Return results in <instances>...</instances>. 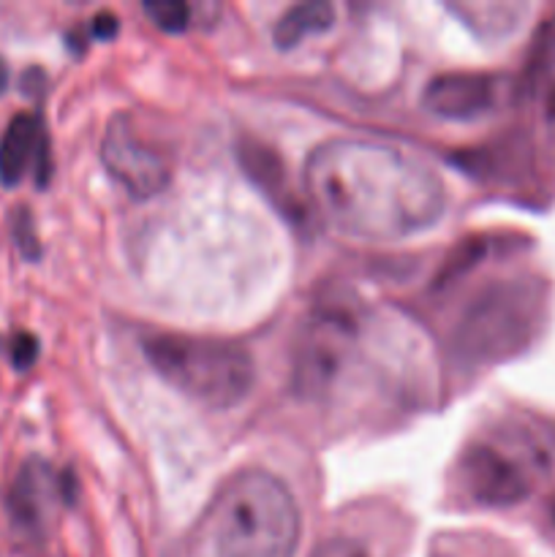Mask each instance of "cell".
Wrapping results in <instances>:
<instances>
[{"label": "cell", "instance_id": "15", "mask_svg": "<svg viewBox=\"0 0 555 557\" xmlns=\"http://www.w3.org/2000/svg\"><path fill=\"white\" fill-rule=\"evenodd\" d=\"M14 237H16V245H20V250L27 256V259H38V256H41L38 239L36 234H33L30 212L27 210H20V218L14 221Z\"/></svg>", "mask_w": 555, "mask_h": 557}, {"label": "cell", "instance_id": "6", "mask_svg": "<svg viewBox=\"0 0 555 557\" xmlns=\"http://www.w3.org/2000/svg\"><path fill=\"white\" fill-rule=\"evenodd\" d=\"M101 163L109 177L136 201L161 194L172 180V163L158 147L147 145L125 114L109 120L101 139Z\"/></svg>", "mask_w": 555, "mask_h": 557}, {"label": "cell", "instance_id": "18", "mask_svg": "<svg viewBox=\"0 0 555 557\" xmlns=\"http://www.w3.org/2000/svg\"><path fill=\"white\" fill-rule=\"evenodd\" d=\"M5 85H9V69H5V60L0 58V96L5 92Z\"/></svg>", "mask_w": 555, "mask_h": 557}, {"label": "cell", "instance_id": "1", "mask_svg": "<svg viewBox=\"0 0 555 557\" xmlns=\"http://www.w3.org/2000/svg\"><path fill=\"white\" fill-rule=\"evenodd\" d=\"M303 183L332 232L365 243L428 232L446 210V188L435 169L370 139H326L305 161Z\"/></svg>", "mask_w": 555, "mask_h": 557}, {"label": "cell", "instance_id": "12", "mask_svg": "<svg viewBox=\"0 0 555 557\" xmlns=\"http://www.w3.org/2000/svg\"><path fill=\"white\" fill-rule=\"evenodd\" d=\"M335 25V5L326 0H310V3H297L275 22L272 30V41L278 49L288 52V49L299 47L305 38L326 33Z\"/></svg>", "mask_w": 555, "mask_h": 557}, {"label": "cell", "instance_id": "3", "mask_svg": "<svg viewBox=\"0 0 555 557\" xmlns=\"http://www.w3.org/2000/svg\"><path fill=\"white\" fill-rule=\"evenodd\" d=\"M141 351L172 389L215 411L239 406L254 389L256 364L237 343L156 332L141 341Z\"/></svg>", "mask_w": 555, "mask_h": 557}, {"label": "cell", "instance_id": "17", "mask_svg": "<svg viewBox=\"0 0 555 557\" xmlns=\"http://www.w3.org/2000/svg\"><path fill=\"white\" fill-rule=\"evenodd\" d=\"M92 36L101 38V41H112L114 36L120 33V20L112 14V11H98L90 22Z\"/></svg>", "mask_w": 555, "mask_h": 557}, {"label": "cell", "instance_id": "5", "mask_svg": "<svg viewBox=\"0 0 555 557\" xmlns=\"http://www.w3.org/2000/svg\"><path fill=\"white\" fill-rule=\"evenodd\" d=\"M539 305L533 283H498L484 292L457 324V357L482 364L520 351L536 330Z\"/></svg>", "mask_w": 555, "mask_h": 557}, {"label": "cell", "instance_id": "9", "mask_svg": "<svg viewBox=\"0 0 555 557\" xmlns=\"http://www.w3.org/2000/svg\"><path fill=\"white\" fill-rule=\"evenodd\" d=\"M74 487L69 476H60L44 460H27L16 473L9 490V511L14 522L25 528H38L58 500H69V490Z\"/></svg>", "mask_w": 555, "mask_h": 557}, {"label": "cell", "instance_id": "7", "mask_svg": "<svg viewBox=\"0 0 555 557\" xmlns=\"http://www.w3.org/2000/svg\"><path fill=\"white\" fill-rule=\"evenodd\" d=\"M504 92V79L495 74H473V71H452L428 82L422 92V107L441 120L484 117L493 112Z\"/></svg>", "mask_w": 555, "mask_h": 557}, {"label": "cell", "instance_id": "8", "mask_svg": "<svg viewBox=\"0 0 555 557\" xmlns=\"http://www.w3.org/2000/svg\"><path fill=\"white\" fill-rule=\"evenodd\" d=\"M354 324L346 315L319 313L308 326L303 348L297 351L294 379L303 392H321L337 375L341 359L351 346Z\"/></svg>", "mask_w": 555, "mask_h": 557}, {"label": "cell", "instance_id": "2", "mask_svg": "<svg viewBox=\"0 0 555 557\" xmlns=\"http://www.w3.org/2000/svg\"><path fill=\"white\" fill-rule=\"evenodd\" d=\"M215 557H294L303 536L297 500L267 468H243L210 504Z\"/></svg>", "mask_w": 555, "mask_h": 557}, {"label": "cell", "instance_id": "16", "mask_svg": "<svg viewBox=\"0 0 555 557\" xmlns=\"http://www.w3.org/2000/svg\"><path fill=\"white\" fill-rule=\"evenodd\" d=\"M310 557H368V553L351 539H330L321 547H316Z\"/></svg>", "mask_w": 555, "mask_h": 557}, {"label": "cell", "instance_id": "13", "mask_svg": "<svg viewBox=\"0 0 555 557\" xmlns=\"http://www.w3.org/2000/svg\"><path fill=\"white\" fill-rule=\"evenodd\" d=\"M145 14L150 16L152 25L163 33H185L190 27V5L180 3V0H147Z\"/></svg>", "mask_w": 555, "mask_h": 557}, {"label": "cell", "instance_id": "19", "mask_svg": "<svg viewBox=\"0 0 555 557\" xmlns=\"http://www.w3.org/2000/svg\"><path fill=\"white\" fill-rule=\"evenodd\" d=\"M553 522H555V504H553Z\"/></svg>", "mask_w": 555, "mask_h": 557}, {"label": "cell", "instance_id": "11", "mask_svg": "<svg viewBox=\"0 0 555 557\" xmlns=\"http://www.w3.org/2000/svg\"><path fill=\"white\" fill-rule=\"evenodd\" d=\"M237 152L250 183L275 205V210H281L288 221H305L303 205H299L297 194H294L292 183H288L286 166L275 156V150H270V147H264L256 139H243Z\"/></svg>", "mask_w": 555, "mask_h": 557}, {"label": "cell", "instance_id": "10", "mask_svg": "<svg viewBox=\"0 0 555 557\" xmlns=\"http://www.w3.org/2000/svg\"><path fill=\"white\" fill-rule=\"evenodd\" d=\"M47 161V139H44V128L38 117H33V114L11 117L3 136H0V183L5 188H14L25 180L27 169L36 163V177L44 185L49 174Z\"/></svg>", "mask_w": 555, "mask_h": 557}, {"label": "cell", "instance_id": "14", "mask_svg": "<svg viewBox=\"0 0 555 557\" xmlns=\"http://www.w3.org/2000/svg\"><path fill=\"white\" fill-rule=\"evenodd\" d=\"M9 359H11V364H14V370H20V373L30 370L38 359L36 335H30V332H16V335L11 337Z\"/></svg>", "mask_w": 555, "mask_h": 557}, {"label": "cell", "instance_id": "4", "mask_svg": "<svg viewBox=\"0 0 555 557\" xmlns=\"http://www.w3.org/2000/svg\"><path fill=\"white\" fill-rule=\"evenodd\" d=\"M547 455L533 435H488L462 449L455 479L466 498L477 506L522 504L536 487Z\"/></svg>", "mask_w": 555, "mask_h": 557}]
</instances>
